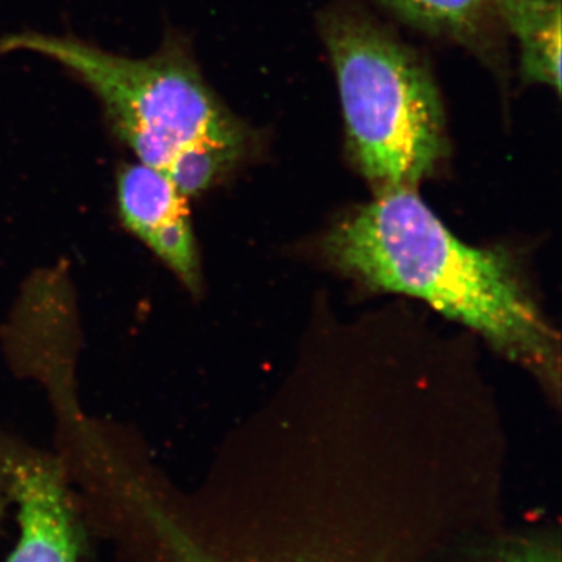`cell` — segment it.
Returning <instances> with one entry per match:
<instances>
[{"label":"cell","mask_w":562,"mask_h":562,"mask_svg":"<svg viewBox=\"0 0 562 562\" xmlns=\"http://www.w3.org/2000/svg\"><path fill=\"white\" fill-rule=\"evenodd\" d=\"M344 271L372 290L401 292L468 325L514 360L554 379L558 339L502 251L447 231L413 188L379 192L327 239Z\"/></svg>","instance_id":"obj_1"},{"label":"cell","mask_w":562,"mask_h":562,"mask_svg":"<svg viewBox=\"0 0 562 562\" xmlns=\"http://www.w3.org/2000/svg\"><path fill=\"white\" fill-rule=\"evenodd\" d=\"M498 562H560V557L546 549H524L508 554L505 560Z\"/></svg>","instance_id":"obj_8"},{"label":"cell","mask_w":562,"mask_h":562,"mask_svg":"<svg viewBox=\"0 0 562 562\" xmlns=\"http://www.w3.org/2000/svg\"><path fill=\"white\" fill-rule=\"evenodd\" d=\"M522 49L525 79L561 90V0H492Z\"/></svg>","instance_id":"obj_6"},{"label":"cell","mask_w":562,"mask_h":562,"mask_svg":"<svg viewBox=\"0 0 562 562\" xmlns=\"http://www.w3.org/2000/svg\"><path fill=\"white\" fill-rule=\"evenodd\" d=\"M424 31L473 41L495 13L492 0H380Z\"/></svg>","instance_id":"obj_7"},{"label":"cell","mask_w":562,"mask_h":562,"mask_svg":"<svg viewBox=\"0 0 562 562\" xmlns=\"http://www.w3.org/2000/svg\"><path fill=\"white\" fill-rule=\"evenodd\" d=\"M116 199L125 227L191 291H199L201 260L188 198L165 173L136 162L121 166L116 177Z\"/></svg>","instance_id":"obj_5"},{"label":"cell","mask_w":562,"mask_h":562,"mask_svg":"<svg viewBox=\"0 0 562 562\" xmlns=\"http://www.w3.org/2000/svg\"><path fill=\"white\" fill-rule=\"evenodd\" d=\"M0 52H32L68 69L94 92L111 131L140 165L165 173L187 198L209 190L249 146V132L211 91L176 35L146 58L38 32L3 36Z\"/></svg>","instance_id":"obj_2"},{"label":"cell","mask_w":562,"mask_h":562,"mask_svg":"<svg viewBox=\"0 0 562 562\" xmlns=\"http://www.w3.org/2000/svg\"><path fill=\"white\" fill-rule=\"evenodd\" d=\"M325 43L355 160L376 192L414 188L446 154L441 101L430 74L382 29L335 16Z\"/></svg>","instance_id":"obj_3"},{"label":"cell","mask_w":562,"mask_h":562,"mask_svg":"<svg viewBox=\"0 0 562 562\" xmlns=\"http://www.w3.org/2000/svg\"><path fill=\"white\" fill-rule=\"evenodd\" d=\"M3 501H5V498H3L2 495H0V516H2L3 513Z\"/></svg>","instance_id":"obj_9"},{"label":"cell","mask_w":562,"mask_h":562,"mask_svg":"<svg viewBox=\"0 0 562 562\" xmlns=\"http://www.w3.org/2000/svg\"><path fill=\"white\" fill-rule=\"evenodd\" d=\"M0 484L16 503L20 524L5 562H79V525L57 462L0 449Z\"/></svg>","instance_id":"obj_4"}]
</instances>
